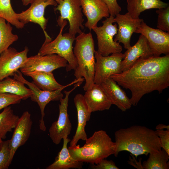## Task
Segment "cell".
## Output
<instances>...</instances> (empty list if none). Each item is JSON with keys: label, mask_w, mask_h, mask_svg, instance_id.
<instances>
[{"label": "cell", "mask_w": 169, "mask_h": 169, "mask_svg": "<svg viewBox=\"0 0 169 169\" xmlns=\"http://www.w3.org/2000/svg\"><path fill=\"white\" fill-rule=\"evenodd\" d=\"M110 78L131 91L130 101L135 106L146 94L161 93L169 86V54L140 58L128 69Z\"/></svg>", "instance_id": "cell-1"}, {"label": "cell", "mask_w": 169, "mask_h": 169, "mask_svg": "<svg viewBox=\"0 0 169 169\" xmlns=\"http://www.w3.org/2000/svg\"><path fill=\"white\" fill-rule=\"evenodd\" d=\"M116 145L114 155L127 151L136 158L140 155L147 156L161 149L159 137L155 131L145 126L134 125L121 128L115 133Z\"/></svg>", "instance_id": "cell-2"}, {"label": "cell", "mask_w": 169, "mask_h": 169, "mask_svg": "<svg viewBox=\"0 0 169 169\" xmlns=\"http://www.w3.org/2000/svg\"><path fill=\"white\" fill-rule=\"evenodd\" d=\"M85 141V144L82 147L77 145L74 148H68L70 155L77 161L91 164H97L114 154L115 142L112 141L105 131L95 132Z\"/></svg>", "instance_id": "cell-3"}, {"label": "cell", "mask_w": 169, "mask_h": 169, "mask_svg": "<svg viewBox=\"0 0 169 169\" xmlns=\"http://www.w3.org/2000/svg\"><path fill=\"white\" fill-rule=\"evenodd\" d=\"M75 40L73 52L78 66L74 70V75L76 79L84 78L85 83L83 89L86 91L91 88L95 84L94 41L90 32L86 33L82 32Z\"/></svg>", "instance_id": "cell-4"}, {"label": "cell", "mask_w": 169, "mask_h": 169, "mask_svg": "<svg viewBox=\"0 0 169 169\" xmlns=\"http://www.w3.org/2000/svg\"><path fill=\"white\" fill-rule=\"evenodd\" d=\"M67 23L66 20L64 21L56 38L49 42H44L38 54L41 55L55 54L63 58L68 62L66 68V71L68 72L72 70H74L78 64L73 51V44L75 37L69 33L62 34L64 28Z\"/></svg>", "instance_id": "cell-5"}, {"label": "cell", "mask_w": 169, "mask_h": 169, "mask_svg": "<svg viewBox=\"0 0 169 169\" xmlns=\"http://www.w3.org/2000/svg\"><path fill=\"white\" fill-rule=\"evenodd\" d=\"M13 78L23 82L27 85L32 91V95L30 98L31 100L37 102L40 110L41 119L39 121L40 129L43 131L46 130L44 118L45 116L44 109L46 105L51 101H59L63 98V95L61 91L64 88L75 84L81 81L82 78L76 79L71 83L64 85L62 88L52 91H45L38 87L33 82H30L26 80L23 76L22 73L19 70L16 72L14 75Z\"/></svg>", "instance_id": "cell-6"}, {"label": "cell", "mask_w": 169, "mask_h": 169, "mask_svg": "<svg viewBox=\"0 0 169 169\" xmlns=\"http://www.w3.org/2000/svg\"><path fill=\"white\" fill-rule=\"evenodd\" d=\"M115 22L114 17L110 15L102 22V26H96L92 29L97 36V52L102 56L121 53L122 51V47L120 43L113 39L118 30L117 24H113Z\"/></svg>", "instance_id": "cell-7"}, {"label": "cell", "mask_w": 169, "mask_h": 169, "mask_svg": "<svg viewBox=\"0 0 169 169\" xmlns=\"http://www.w3.org/2000/svg\"><path fill=\"white\" fill-rule=\"evenodd\" d=\"M54 10L59 11L60 15L57 22L61 27L64 20L69 22V33L75 37L77 33L80 34L83 29L84 21L79 0H63L54 8Z\"/></svg>", "instance_id": "cell-8"}, {"label": "cell", "mask_w": 169, "mask_h": 169, "mask_svg": "<svg viewBox=\"0 0 169 169\" xmlns=\"http://www.w3.org/2000/svg\"><path fill=\"white\" fill-rule=\"evenodd\" d=\"M83 81H81L75 84L74 87L70 90L64 91V98H62L59 100L58 118L52 124L49 130V136L56 145L59 144L64 138L68 137L70 133L72 125L68 113L69 96L70 93L79 87Z\"/></svg>", "instance_id": "cell-9"}, {"label": "cell", "mask_w": 169, "mask_h": 169, "mask_svg": "<svg viewBox=\"0 0 169 169\" xmlns=\"http://www.w3.org/2000/svg\"><path fill=\"white\" fill-rule=\"evenodd\" d=\"M124 57L121 53L103 56L95 51L94 83L100 84L111 75L121 72L120 65Z\"/></svg>", "instance_id": "cell-10"}, {"label": "cell", "mask_w": 169, "mask_h": 169, "mask_svg": "<svg viewBox=\"0 0 169 169\" xmlns=\"http://www.w3.org/2000/svg\"><path fill=\"white\" fill-rule=\"evenodd\" d=\"M30 7L25 11L16 13L18 19L24 25L29 22L39 25L45 35V42L52 40L45 31L48 19L44 17L46 8L49 5L56 6L58 4L54 0H33Z\"/></svg>", "instance_id": "cell-11"}, {"label": "cell", "mask_w": 169, "mask_h": 169, "mask_svg": "<svg viewBox=\"0 0 169 169\" xmlns=\"http://www.w3.org/2000/svg\"><path fill=\"white\" fill-rule=\"evenodd\" d=\"M67 61L57 54L41 55L38 54L28 57L20 69L23 74L34 70L52 72L61 67H66Z\"/></svg>", "instance_id": "cell-12"}, {"label": "cell", "mask_w": 169, "mask_h": 169, "mask_svg": "<svg viewBox=\"0 0 169 169\" xmlns=\"http://www.w3.org/2000/svg\"><path fill=\"white\" fill-rule=\"evenodd\" d=\"M135 33H140L145 37L153 56H160L162 54H169V32L152 28L143 21Z\"/></svg>", "instance_id": "cell-13"}, {"label": "cell", "mask_w": 169, "mask_h": 169, "mask_svg": "<svg viewBox=\"0 0 169 169\" xmlns=\"http://www.w3.org/2000/svg\"><path fill=\"white\" fill-rule=\"evenodd\" d=\"M29 50L26 47L22 51L18 52L9 47L0 54V81L10 76L22 66L28 57Z\"/></svg>", "instance_id": "cell-14"}, {"label": "cell", "mask_w": 169, "mask_h": 169, "mask_svg": "<svg viewBox=\"0 0 169 169\" xmlns=\"http://www.w3.org/2000/svg\"><path fill=\"white\" fill-rule=\"evenodd\" d=\"M32 125L31 114L28 111L24 112L19 118L12 136L9 140L10 164L18 149L24 144L29 138Z\"/></svg>", "instance_id": "cell-15"}, {"label": "cell", "mask_w": 169, "mask_h": 169, "mask_svg": "<svg viewBox=\"0 0 169 169\" xmlns=\"http://www.w3.org/2000/svg\"><path fill=\"white\" fill-rule=\"evenodd\" d=\"M114 21L118 25V30L114 40L123 44L124 48L128 49L130 44L131 36L143 21L141 18H132L127 12L124 14L120 13L114 17Z\"/></svg>", "instance_id": "cell-16"}, {"label": "cell", "mask_w": 169, "mask_h": 169, "mask_svg": "<svg viewBox=\"0 0 169 169\" xmlns=\"http://www.w3.org/2000/svg\"><path fill=\"white\" fill-rule=\"evenodd\" d=\"M83 12L87 19L85 26L90 30L97 26L98 22L110 15L108 8L102 0H79Z\"/></svg>", "instance_id": "cell-17"}, {"label": "cell", "mask_w": 169, "mask_h": 169, "mask_svg": "<svg viewBox=\"0 0 169 169\" xmlns=\"http://www.w3.org/2000/svg\"><path fill=\"white\" fill-rule=\"evenodd\" d=\"M74 100L77 112L78 124L75 133L70 141L69 148L75 147L80 140L85 141L87 138L85 128L87 122L90 120L91 114L88 111L83 95L77 94Z\"/></svg>", "instance_id": "cell-18"}, {"label": "cell", "mask_w": 169, "mask_h": 169, "mask_svg": "<svg viewBox=\"0 0 169 169\" xmlns=\"http://www.w3.org/2000/svg\"><path fill=\"white\" fill-rule=\"evenodd\" d=\"M124 54V57L120 65L121 72L128 69L140 58L153 56L146 39L142 34L140 36L137 42L127 49Z\"/></svg>", "instance_id": "cell-19"}, {"label": "cell", "mask_w": 169, "mask_h": 169, "mask_svg": "<svg viewBox=\"0 0 169 169\" xmlns=\"http://www.w3.org/2000/svg\"><path fill=\"white\" fill-rule=\"evenodd\" d=\"M86 91L83 96L90 113L110 108L112 104L100 84H94Z\"/></svg>", "instance_id": "cell-20"}, {"label": "cell", "mask_w": 169, "mask_h": 169, "mask_svg": "<svg viewBox=\"0 0 169 169\" xmlns=\"http://www.w3.org/2000/svg\"><path fill=\"white\" fill-rule=\"evenodd\" d=\"M100 84L112 104L115 105L122 111L131 108L132 105L130 99L113 79L110 78Z\"/></svg>", "instance_id": "cell-21"}, {"label": "cell", "mask_w": 169, "mask_h": 169, "mask_svg": "<svg viewBox=\"0 0 169 169\" xmlns=\"http://www.w3.org/2000/svg\"><path fill=\"white\" fill-rule=\"evenodd\" d=\"M62 148L56 157L54 161L46 167V169H69L82 168L83 162L75 159L70 155L67 145L71 140L68 137L63 139Z\"/></svg>", "instance_id": "cell-22"}, {"label": "cell", "mask_w": 169, "mask_h": 169, "mask_svg": "<svg viewBox=\"0 0 169 169\" xmlns=\"http://www.w3.org/2000/svg\"><path fill=\"white\" fill-rule=\"evenodd\" d=\"M23 74L31 77L34 84L39 89L44 90H55L64 86L59 84L56 81L52 72L34 70Z\"/></svg>", "instance_id": "cell-23"}, {"label": "cell", "mask_w": 169, "mask_h": 169, "mask_svg": "<svg viewBox=\"0 0 169 169\" xmlns=\"http://www.w3.org/2000/svg\"><path fill=\"white\" fill-rule=\"evenodd\" d=\"M127 13L133 18H139L141 13L151 9L164 8L168 3L161 0H127Z\"/></svg>", "instance_id": "cell-24"}, {"label": "cell", "mask_w": 169, "mask_h": 169, "mask_svg": "<svg viewBox=\"0 0 169 169\" xmlns=\"http://www.w3.org/2000/svg\"><path fill=\"white\" fill-rule=\"evenodd\" d=\"M23 82L7 77L0 81V93H8L21 96L25 100L32 95L30 89L25 86Z\"/></svg>", "instance_id": "cell-25"}, {"label": "cell", "mask_w": 169, "mask_h": 169, "mask_svg": "<svg viewBox=\"0 0 169 169\" xmlns=\"http://www.w3.org/2000/svg\"><path fill=\"white\" fill-rule=\"evenodd\" d=\"M148 159L143 162V169H168L169 154L164 150L150 153Z\"/></svg>", "instance_id": "cell-26"}, {"label": "cell", "mask_w": 169, "mask_h": 169, "mask_svg": "<svg viewBox=\"0 0 169 169\" xmlns=\"http://www.w3.org/2000/svg\"><path fill=\"white\" fill-rule=\"evenodd\" d=\"M10 106L4 109L0 113V138L5 139L8 132H11L16 126L19 118Z\"/></svg>", "instance_id": "cell-27"}, {"label": "cell", "mask_w": 169, "mask_h": 169, "mask_svg": "<svg viewBox=\"0 0 169 169\" xmlns=\"http://www.w3.org/2000/svg\"><path fill=\"white\" fill-rule=\"evenodd\" d=\"M6 20L0 17V54L17 41L18 36L12 32L13 28Z\"/></svg>", "instance_id": "cell-28"}, {"label": "cell", "mask_w": 169, "mask_h": 169, "mask_svg": "<svg viewBox=\"0 0 169 169\" xmlns=\"http://www.w3.org/2000/svg\"><path fill=\"white\" fill-rule=\"evenodd\" d=\"M0 17L18 29L23 28L24 25L20 22L11 5L10 0H0Z\"/></svg>", "instance_id": "cell-29"}, {"label": "cell", "mask_w": 169, "mask_h": 169, "mask_svg": "<svg viewBox=\"0 0 169 169\" xmlns=\"http://www.w3.org/2000/svg\"><path fill=\"white\" fill-rule=\"evenodd\" d=\"M157 28L164 31L169 32V6L158 9Z\"/></svg>", "instance_id": "cell-30"}, {"label": "cell", "mask_w": 169, "mask_h": 169, "mask_svg": "<svg viewBox=\"0 0 169 169\" xmlns=\"http://www.w3.org/2000/svg\"><path fill=\"white\" fill-rule=\"evenodd\" d=\"M23 97L8 93H0V111L12 104L19 103Z\"/></svg>", "instance_id": "cell-31"}, {"label": "cell", "mask_w": 169, "mask_h": 169, "mask_svg": "<svg viewBox=\"0 0 169 169\" xmlns=\"http://www.w3.org/2000/svg\"><path fill=\"white\" fill-rule=\"evenodd\" d=\"M9 142V140L3 141L0 149V169H8L10 165Z\"/></svg>", "instance_id": "cell-32"}, {"label": "cell", "mask_w": 169, "mask_h": 169, "mask_svg": "<svg viewBox=\"0 0 169 169\" xmlns=\"http://www.w3.org/2000/svg\"><path fill=\"white\" fill-rule=\"evenodd\" d=\"M155 131L159 138L161 148L169 154V130H156Z\"/></svg>", "instance_id": "cell-33"}, {"label": "cell", "mask_w": 169, "mask_h": 169, "mask_svg": "<svg viewBox=\"0 0 169 169\" xmlns=\"http://www.w3.org/2000/svg\"><path fill=\"white\" fill-rule=\"evenodd\" d=\"M90 167L93 169H119L115 162L111 160L105 159L102 160L97 164H91Z\"/></svg>", "instance_id": "cell-34"}, {"label": "cell", "mask_w": 169, "mask_h": 169, "mask_svg": "<svg viewBox=\"0 0 169 169\" xmlns=\"http://www.w3.org/2000/svg\"><path fill=\"white\" fill-rule=\"evenodd\" d=\"M107 6L110 15L114 17L119 13L121 10L117 0H102Z\"/></svg>", "instance_id": "cell-35"}, {"label": "cell", "mask_w": 169, "mask_h": 169, "mask_svg": "<svg viewBox=\"0 0 169 169\" xmlns=\"http://www.w3.org/2000/svg\"><path fill=\"white\" fill-rule=\"evenodd\" d=\"M131 155L132 157H129V160L128 161V163L137 169H143L141 162V158H140L139 161H138L135 156L131 154Z\"/></svg>", "instance_id": "cell-36"}, {"label": "cell", "mask_w": 169, "mask_h": 169, "mask_svg": "<svg viewBox=\"0 0 169 169\" xmlns=\"http://www.w3.org/2000/svg\"><path fill=\"white\" fill-rule=\"evenodd\" d=\"M164 129L169 130V125L160 124L158 125L156 127V130H161Z\"/></svg>", "instance_id": "cell-37"}, {"label": "cell", "mask_w": 169, "mask_h": 169, "mask_svg": "<svg viewBox=\"0 0 169 169\" xmlns=\"http://www.w3.org/2000/svg\"><path fill=\"white\" fill-rule=\"evenodd\" d=\"M24 6L28 5L29 4L31 3L33 0H21Z\"/></svg>", "instance_id": "cell-38"}, {"label": "cell", "mask_w": 169, "mask_h": 169, "mask_svg": "<svg viewBox=\"0 0 169 169\" xmlns=\"http://www.w3.org/2000/svg\"><path fill=\"white\" fill-rule=\"evenodd\" d=\"M3 141L2 139L0 138V149L2 147Z\"/></svg>", "instance_id": "cell-39"}, {"label": "cell", "mask_w": 169, "mask_h": 169, "mask_svg": "<svg viewBox=\"0 0 169 169\" xmlns=\"http://www.w3.org/2000/svg\"><path fill=\"white\" fill-rule=\"evenodd\" d=\"M55 1H56L57 4H59L61 1L63 0H54Z\"/></svg>", "instance_id": "cell-40"}]
</instances>
